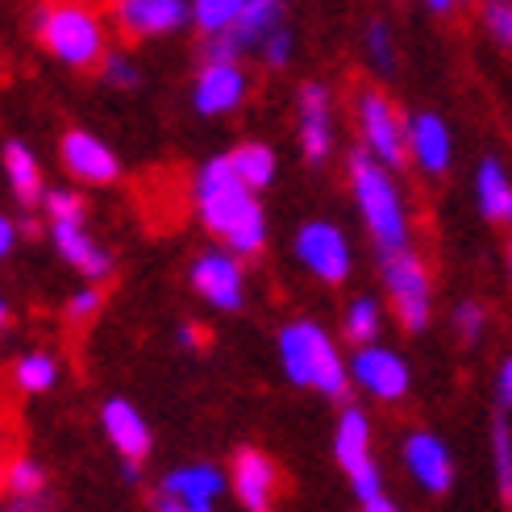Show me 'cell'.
I'll list each match as a JSON object with an SVG mask.
<instances>
[{
    "instance_id": "8992f818",
    "label": "cell",
    "mask_w": 512,
    "mask_h": 512,
    "mask_svg": "<svg viewBox=\"0 0 512 512\" xmlns=\"http://www.w3.org/2000/svg\"><path fill=\"white\" fill-rule=\"evenodd\" d=\"M354 125H358V138H363L367 155H375L383 167H392V171L408 167V117L396 109V100L383 88H375V84L358 88Z\"/></svg>"
},
{
    "instance_id": "5bb4252c",
    "label": "cell",
    "mask_w": 512,
    "mask_h": 512,
    "mask_svg": "<svg viewBox=\"0 0 512 512\" xmlns=\"http://www.w3.org/2000/svg\"><path fill=\"white\" fill-rule=\"evenodd\" d=\"M246 92H250V75L242 71L238 59H204L192 80V109L200 117H225L242 109Z\"/></svg>"
},
{
    "instance_id": "d6a6232c",
    "label": "cell",
    "mask_w": 512,
    "mask_h": 512,
    "mask_svg": "<svg viewBox=\"0 0 512 512\" xmlns=\"http://www.w3.org/2000/svg\"><path fill=\"white\" fill-rule=\"evenodd\" d=\"M254 55L263 59V67L284 71V67L292 63V55H296V38H292V30H288V25H279V30H271V34L259 42V50H254Z\"/></svg>"
},
{
    "instance_id": "7bdbcfd3",
    "label": "cell",
    "mask_w": 512,
    "mask_h": 512,
    "mask_svg": "<svg viewBox=\"0 0 512 512\" xmlns=\"http://www.w3.org/2000/svg\"><path fill=\"white\" fill-rule=\"evenodd\" d=\"M13 325V309H9V300L0 296V334H5V329Z\"/></svg>"
},
{
    "instance_id": "f1b7e54d",
    "label": "cell",
    "mask_w": 512,
    "mask_h": 512,
    "mask_svg": "<svg viewBox=\"0 0 512 512\" xmlns=\"http://www.w3.org/2000/svg\"><path fill=\"white\" fill-rule=\"evenodd\" d=\"M363 46H367V59H371L375 75H392V71H396V63H400V59H396V38H392V25L383 21V17L367 21Z\"/></svg>"
},
{
    "instance_id": "2e32d148",
    "label": "cell",
    "mask_w": 512,
    "mask_h": 512,
    "mask_svg": "<svg viewBox=\"0 0 512 512\" xmlns=\"http://www.w3.org/2000/svg\"><path fill=\"white\" fill-rule=\"evenodd\" d=\"M400 458H404V471L413 475V483L421 492L446 496L454 488V454H450V446L438 438V433H429V429L404 433Z\"/></svg>"
},
{
    "instance_id": "b9f144b4",
    "label": "cell",
    "mask_w": 512,
    "mask_h": 512,
    "mask_svg": "<svg viewBox=\"0 0 512 512\" xmlns=\"http://www.w3.org/2000/svg\"><path fill=\"white\" fill-rule=\"evenodd\" d=\"M458 5H463V0H425V9H429V13H454Z\"/></svg>"
},
{
    "instance_id": "8d00e7d4",
    "label": "cell",
    "mask_w": 512,
    "mask_h": 512,
    "mask_svg": "<svg viewBox=\"0 0 512 512\" xmlns=\"http://www.w3.org/2000/svg\"><path fill=\"white\" fill-rule=\"evenodd\" d=\"M496 400H500V408H512V354L500 363V375H496Z\"/></svg>"
},
{
    "instance_id": "4316f807",
    "label": "cell",
    "mask_w": 512,
    "mask_h": 512,
    "mask_svg": "<svg viewBox=\"0 0 512 512\" xmlns=\"http://www.w3.org/2000/svg\"><path fill=\"white\" fill-rule=\"evenodd\" d=\"M5 492L9 500H46V471L38 458H9L5 471Z\"/></svg>"
},
{
    "instance_id": "e0dca14e",
    "label": "cell",
    "mask_w": 512,
    "mask_h": 512,
    "mask_svg": "<svg viewBox=\"0 0 512 512\" xmlns=\"http://www.w3.org/2000/svg\"><path fill=\"white\" fill-rule=\"evenodd\" d=\"M408 163H413L421 175L429 179H442L454 163V134H450V125L446 117L438 113H413L408 117Z\"/></svg>"
},
{
    "instance_id": "603a6c76",
    "label": "cell",
    "mask_w": 512,
    "mask_h": 512,
    "mask_svg": "<svg viewBox=\"0 0 512 512\" xmlns=\"http://www.w3.org/2000/svg\"><path fill=\"white\" fill-rule=\"evenodd\" d=\"M59 375H63V367H59V358L50 350H30V354H21L13 363V383H17V392H25V396H46L59 383Z\"/></svg>"
},
{
    "instance_id": "44dd1931",
    "label": "cell",
    "mask_w": 512,
    "mask_h": 512,
    "mask_svg": "<svg viewBox=\"0 0 512 512\" xmlns=\"http://www.w3.org/2000/svg\"><path fill=\"white\" fill-rule=\"evenodd\" d=\"M475 204L492 225H512V175L496 155L475 167Z\"/></svg>"
},
{
    "instance_id": "f35d334b",
    "label": "cell",
    "mask_w": 512,
    "mask_h": 512,
    "mask_svg": "<svg viewBox=\"0 0 512 512\" xmlns=\"http://www.w3.org/2000/svg\"><path fill=\"white\" fill-rule=\"evenodd\" d=\"M175 338H179V346L196 350V346H204V329H200V325H192V321H184V325L175 329Z\"/></svg>"
},
{
    "instance_id": "52a82bcc",
    "label": "cell",
    "mask_w": 512,
    "mask_h": 512,
    "mask_svg": "<svg viewBox=\"0 0 512 512\" xmlns=\"http://www.w3.org/2000/svg\"><path fill=\"white\" fill-rule=\"evenodd\" d=\"M334 458L350 475V488L363 504L383 496V479H379V463H375V429L363 408H342V417L334 425Z\"/></svg>"
},
{
    "instance_id": "7c38bea8",
    "label": "cell",
    "mask_w": 512,
    "mask_h": 512,
    "mask_svg": "<svg viewBox=\"0 0 512 512\" xmlns=\"http://www.w3.org/2000/svg\"><path fill=\"white\" fill-rule=\"evenodd\" d=\"M229 488H234L246 512H275L279 488H284V471H279V463L267 450L242 446L229 458Z\"/></svg>"
},
{
    "instance_id": "484cf974",
    "label": "cell",
    "mask_w": 512,
    "mask_h": 512,
    "mask_svg": "<svg viewBox=\"0 0 512 512\" xmlns=\"http://www.w3.org/2000/svg\"><path fill=\"white\" fill-rule=\"evenodd\" d=\"M188 5H192V25L196 30L204 38H221L242 21L250 0H188Z\"/></svg>"
},
{
    "instance_id": "cb8c5ba5",
    "label": "cell",
    "mask_w": 512,
    "mask_h": 512,
    "mask_svg": "<svg viewBox=\"0 0 512 512\" xmlns=\"http://www.w3.org/2000/svg\"><path fill=\"white\" fill-rule=\"evenodd\" d=\"M229 163L234 171L246 179L254 192H263L275 184V171H279V155L267 146V142H242L238 150H229Z\"/></svg>"
},
{
    "instance_id": "9c48e42d",
    "label": "cell",
    "mask_w": 512,
    "mask_h": 512,
    "mask_svg": "<svg viewBox=\"0 0 512 512\" xmlns=\"http://www.w3.org/2000/svg\"><path fill=\"white\" fill-rule=\"evenodd\" d=\"M296 259L300 267L317 275L321 284L329 288H342L350 271H354V250H350V238L342 234V229L334 221H304L296 229Z\"/></svg>"
},
{
    "instance_id": "4dcf8cb0",
    "label": "cell",
    "mask_w": 512,
    "mask_h": 512,
    "mask_svg": "<svg viewBox=\"0 0 512 512\" xmlns=\"http://www.w3.org/2000/svg\"><path fill=\"white\" fill-rule=\"evenodd\" d=\"M454 334H458V342H467V346H475L483 334H488V309H483L479 300H463L454 309Z\"/></svg>"
},
{
    "instance_id": "ac0fdd59",
    "label": "cell",
    "mask_w": 512,
    "mask_h": 512,
    "mask_svg": "<svg viewBox=\"0 0 512 512\" xmlns=\"http://www.w3.org/2000/svg\"><path fill=\"white\" fill-rule=\"evenodd\" d=\"M50 242H55L59 259L71 263L88 284H100V279L113 275V254L88 234L84 217L80 221H50Z\"/></svg>"
},
{
    "instance_id": "3957f363",
    "label": "cell",
    "mask_w": 512,
    "mask_h": 512,
    "mask_svg": "<svg viewBox=\"0 0 512 512\" xmlns=\"http://www.w3.org/2000/svg\"><path fill=\"white\" fill-rule=\"evenodd\" d=\"M34 38L50 59L71 71H92L109 55V34L88 0H46L34 17Z\"/></svg>"
},
{
    "instance_id": "d590c367",
    "label": "cell",
    "mask_w": 512,
    "mask_h": 512,
    "mask_svg": "<svg viewBox=\"0 0 512 512\" xmlns=\"http://www.w3.org/2000/svg\"><path fill=\"white\" fill-rule=\"evenodd\" d=\"M155 512H213V504H188V500H175L167 492L155 496Z\"/></svg>"
},
{
    "instance_id": "f546056e",
    "label": "cell",
    "mask_w": 512,
    "mask_h": 512,
    "mask_svg": "<svg viewBox=\"0 0 512 512\" xmlns=\"http://www.w3.org/2000/svg\"><path fill=\"white\" fill-rule=\"evenodd\" d=\"M100 80L113 84V88H121V92H130V88L142 84V67H138L130 55H125V50H109L105 63H100Z\"/></svg>"
},
{
    "instance_id": "5b68a950",
    "label": "cell",
    "mask_w": 512,
    "mask_h": 512,
    "mask_svg": "<svg viewBox=\"0 0 512 512\" xmlns=\"http://www.w3.org/2000/svg\"><path fill=\"white\" fill-rule=\"evenodd\" d=\"M379 279H383V296H388L400 329H408V334L429 329V321H433V275H429V263L421 254L413 246L383 250L379 254Z\"/></svg>"
},
{
    "instance_id": "ffe728a7",
    "label": "cell",
    "mask_w": 512,
    "mask_h": 512,
    "mask_svg": "<svg viewBox=\"0 0 512 512\" xmlns=\"http://www.w3.org/2000/svg\"><path fill=\"white\" fill-rule=\"evenodd\" d=\"M229 488V475L213 463H188V467H175L163 475L159 492L175 496V500H188V504H217V496Z\"/></svg>"
},
{
    "instance_id": "60d3db41",
    "label": "cell",
    "mask_w": 512,
    "mask_h": 512,
    "mask_svg": "<svg viewBox=\"0 0 512 512\" xmlns=\"http://www.w3.org/2000/svg\"><path fill=\"white\" fill-rule=\"evenodd\" d=\"M363 512H400V508H396L388 496H375V500H367V504H363Z\"/></svg>"
},
{
    "instance_id": "7a4b0ae2",
    "label": "cell",
    "mask_w": 512,
    "mask_h": 512,
    "mask_svg": "<svg viewBox=\"0 0 512 512\" xmlns=\"http://www.w3.org/2000/svg\"><path fill=\"white\" fill-rule=\"evenodd\" d=\"M346 171H350L354 209L363 217V229L375 242V250L383 254L413 242V217H408V204H404V192L396 188L392 167H383L367 150H354L346 159Z\"/></svg>"
},
{
    "instance_id": "9a60e30c",
    "label": "cell",
    "mask_w": 512,
    "mask_h": 512,
    "mask_svg": "<svg viewBox=\"0 0 512 512\" xmlns=\"http://www.w3.org/2000/svg\"><path fill=\"white\" fill-rule=\"evenodd\" d=\"M59 159L75 184L105 188L121 179V159L113 155V146L105 138H96L92 130H67L59 142Z\"/></svg>"
},
{
    "instance_id": "d6986e66",
    "label": "cell",
    "mask_w": 512,
    "mask_h": 512,
    "mask_svg": "<svg viewBox=\"0 0 512 512\" xmlns=\"http://www.w3.org/2000/svg\"><path fill=\"white\" fill-rule=\"evenodd\" d=\"M100 429H105V438L121 454V463H146V458H150L155 438H150L146 417L138 413L130 400H121V396L105 400V408H100Z\"/></svg>"
},
{
    "instance_id": "4fadbf2b",
    "label": "cell",
    "mask_w": 512,
    "mask_h": 512,
    "mask_svg": "<svg viewBox=\"0 0 512 512\" xmlns=\"http://www.w3.org/2000/svg\"><path fill=\"white\" fill-rule=\"evenodd\" d=\"M109 17L125 38L150 42L184 30L192 21V5L188 0H109Z\"/></svg>"
},
{
    "instance_id": "8fae6325",
    "label": "cell",
    "mask_w": 512,
    "mask_h": 512,
    "mask_svg": "<svg viewBox=\"0 0 512 512\" xmlns=\"http://www.w3.org/2000/svg\"><path fill=\"white\" fill-rule=\"evenodd\" d=\"M296 138L304 163H329V155H334V92H329V84L304 80L296 88Z\"/></svg>"
},
{
    "instance_id": "ba28073f",
    "label": "cell",
    "mask_w": 512,
    "mask_h": 512,
    "mask_svg": "<svg viewBox=\"0 0 512 512\" xmlns=\"http://www.w3.org/2000/svg\"><path fill=\"white\" fill-rule=\"evenodd\" d=\"M246 259L234 254L229 246H209L204 254H196V263L188 271L192 292L217 313H238L246 304Z\"/></svg>"
},
{
    "instance_id": "1f68e13d",
    "label": "cell",
    "mask_w": 512,
    "mask_h": 512,
    "mask_svg": "<svg viewBox=\"0 0 512 512\" xmlns=\"http://www.w3.org/2000/svg\"><path fill=\"white\" fill-rule=\"evenodd\" d=\"M479 17H483V30L492 34V42L512 50V0H483Z\"/></svg>"
},
{
    "instance_id": "d4e9b609",
    "label": "cell",
    "mask_w": 512,
    "mask_h": 512,
    "mask_svg": "<svg viewBox=\"0 0 512 512\" xmlns=\"http://www.w3.org/2000/svg\"><path fill=\"white\" fill-rule=\"evenodd\" d=\"M383 334V304L375 296H354L342 317V338L350 346H371Z\"/></svg>"
},
{
    "instance_id": "f6af8a7d",
    "label": "cell",
    "mask_w": 512,
    "mask_h": 512,
    "mask_svg": "<svg viewBox=\"0 0 512 512\" xmlns=\"http://www.w3.org/2000/svg\"><path fill=\"white\" fill-rule=\"evenodd\" d=\"M504 271H508V279H512V238H508V246H504Z\"/></svg>"
},
{
    "instance_id": "83f0119b",
    "label": "cell",
    "mask_w": 512,
    "mask_h": 512,
    "mask_svg": "<svg viewBox=\"0 0 512 512\" xmlns=\"http://www.w3.org/2000/svg\"><path fill=\"white\" fill-rule=\"evenodd\" d=\"M492 475L504 508H512V425L504 413L492 421Z\"/></svg>"
},
{
    "instance_id": "6da1fadb",
    "label": "cell",
    "mask_w": 512,
    "mask_h": 512,
    "mask_svg": "<svg viewBox=\"0 0 512 512\" xmlns=\"http://www.w3.org/2000/svg\"><path fill=\"white\" fill-rule=\"evenodd\" d=\"M192 209L200 217V225L209 229L213 238H221L234 254L254 259L267 246V213L263 200L246 179L234 171L229 155L209 159L196 179H192Z\"/></svg>"
},
{
    "instance_id": "7402d4cb",
    "label": "cell",
    "mask_w": 512,
    "mask_h": 512,
    "mask_svg": "<svg viewBox=\"0 0 512 512\" xmlns=\"http://www.w3.org/2000/svg\"><path fill=\"white\" fill-rule=\"evenodd\" d=\"M0 167H5V179H9V192L17 196L21 209H34V204L46 196V184H42V163L38 155L25 142L9 138L5 150H0Z\"/></svg>"
},
{
    "instance_id": "ee69618b",
    "label": "cell",
    "mask_w": 512,
    "mask_h": 512,
    "mask_svg": "<svg viewBox=\"0 0 512 512\" xmlns=\"http://www.w3.org/2000/svg\"><path fill=\"white\" fill-rule=\"evenodd\" d=\"M5 471H9V463H5V433H0V488H5Z\"/></svg>"
},
{
    "instance_id": "e575fe53",
    "label": "cell",
    "mask_w": 512,
    "mask_h": 512,
    "mask_svg": "<svg viewBox=\"0 0 512 512\" xmlns=\"http://www.w3.org/2000/svg\"><path fill=\"white\" fill-rule=\"evenodd\" d=\"M100 309H105V296H100L96 284H84L67 296V321H92Z\"/></svg>"
},
{
    "instance_id": "277c9868",
    "label": "cell",
    "mask_w": 512,
    "mask_h": 512,
    "mask_svg": "<svg viewBox=\"0 0 512 512\" xmlns=\"http://www.w3.org/2000/svg\"><path fill=\"white\" fill-rule=\"evenodd\" d=\"M279 363L284 375L296 388H313L325 400H346L350 396V363H342V354L334 346V338L325 334L317 321H288L275 338Z\"/></svg>"
},
{
    "instance_id": "836d02e7",
    "label": "cell",
    "mask_w": 512,
    "mask_h": 512,
    "mask_svg": "<svg viewBox=\"0 0 512 512\" xmlns=\"http://www.w3.org/2000/svg\"><path fill=\"white\" fill-rule=\"evenodd\" d=\"M42 209L50 221H80L84 217V196L75 188H46Z\"/></svg>"
},
{
    "instance_id": "30bf717a",
    "label": "cell",
    "mask_w": 512,
    "mask_h": 512,
    "mask_svg": "<svg viewBox=\"0 0 512 512\" xmlns=\"http://www.w3.org/2000/svg\"><path fill=\"white\" fill-rule=\"evenodd\" d=\"M350 383L379 404H400L408 396V388H413V371H408V363L392 346L371 342V346H354Z\"/></svg>"
},
{
    "instance_id": "74e56055",
    "label": "cell",
    "mask_w": 512,
    "mask_h": 512,
    "mask_svg": "<svg viewBox=\"0 0 512 512\" xmlns=\"http://www.w3.org/2000/svg\"><path fill=\"white\" fill-rule=\"evenodd\" d=\"M13 246H17V221L0 213V259H9Z\"/></svg>"
},
{
    "instance_id": "ab89813d",
    "label": "cell",
    "mask_w": 512,
    "mask_h": 512,
    "mask_svg": "<svg viewBox=\"0 0 512 512\" xmlns=\"http://www.w3.org/2000/svg\"><path fill=\"white\" fill-rule=\"evenodd\" d=\"M5 512H46V500H9Z\"/></svg>"
}]
</instances>
